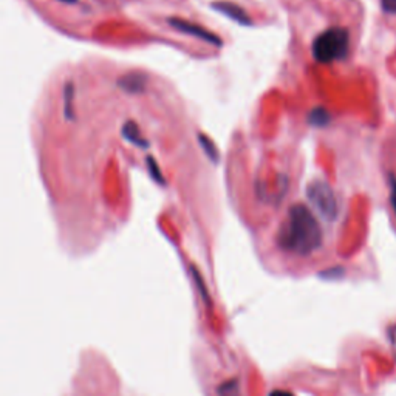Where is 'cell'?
<instances>
[{
  "instance_id": "6",
  "label": "cell",
  "mask_w": 396,
  "mask_h": 396,
  "mask_svg": "<svg viewBox=\"0 0 396 396\" xmlns=\"http://www.w3.org/2000/svg\"><path fill=\"white\" fill-rule=\"evenodd\" d=\"M120 85L123 89H125L127 91H130V93H138V91H141L143 87H144V81H143V78L141 76H138V75H130L127 78H124L123 81L120 82Z\"/></svg>"
},
{
  "instance_id": "7",
  "label": "cell",
  "mask_w": 396,
  "mask_h": 396,
  "mask_svg": "<svg viewBox=\"0 0 396 396\" xmlns=\"http://www.w3.org/2000/svg\"><path fill=\"white\" fill-rule=\"evenodd\" d=\"M124 135L127 136V140H130L134 144H138V146H141V147H146V143H144V140L140 136V134H138V130L130 123L125 124Z\"/></svg>"
},
{
  "instance_id": "8",
  "label": "cell",
  "mask_w": 396,
  "mask_h": 396,
  "mask_svg": "<svg viewBox=\"0 0 396 396\" xmlns=\"http://www.w3.org/2000/svg\"><path fill=\"white\" fill-rule=\"evenodd\" d=\"M309 121L314 125H325L330 121V115L327 114V110L323 109H314L312 111V115H309Z\"/></svg>"
},
{
  "instance_id": "3",
  "label": "cell",
  "mask_w": 396,
  "mask_h": 396,
  "mask_svg": "<svg viewBox=\"0 0 396 396\" xmlns=\"http://www.w3.org/2000/svg\"><path fill=\"white\" fill-rule=\"evenodd\" d=\"M308 198L313 203V206L318 209V213L330 222L338 219L339 206L338 200L333 189L330 188V184L323 180H314L309 183L308 186Z\"/></svg>"
},
{
  "instance_id": "1",
  "label": "cell",
  "mask_w": 396,
  "mask_h": 396,
  "mask_svg": "<svg viewBox=\"0 0 396 396\" xmlns=\"http://www.w3.org/2000/svg\"><path fill=\"white\" fill-rule=\"evenodd\" d=\"M282 249L299 255H309L322 245V229L305 204H296L288 210L277 235Z\"/></svg>"
},
{
  "instance_id": "5",
  "label": "cell",
  "mask_w": 396,
  "mask_h": 396,
  "mask_svg": "<svg viewBox=\"0 0 396 396\" xmlns=\"http://www.w3.org/2000/svg\"><path fill=\"white\" fill-rule=\"evenodd\" d=\"M215 8H217V10H220L222 12H224V15H228L231 19H233V21H237V22L243 24V25L249 24L246 15H245V12H243V11L239 8V6L223 3V5H215Z\"/></svg>"
},
{
  "instance_id": "11",
  "label": "cell",
  "mask_w": 396,
  "mask_h": 396,
  "mask_svg": "<svg viewBox=\"0 0 396 396\" xmlns=\"http://www.w3.org/2000/svg\"><path fill=\"white\" fill-rule=\"evenodd\" d=\"M382 8L388 15H396V0H382Z\"/></svg>"
},
{
  "instance_id": "12",
  "label": "cell",
  "mask_w": 396,
  "mask_h": 396,
  "mask_svg": "<svg viewBox=\"0 0 396 396\" xmlns=\"http://www.w3.org/2000/svg\"><path fill=\"white\" fill-rule=\"evenodd\" d=\"M61 2H64V3H67V5H75L78 0H61Z\"/></svg>"
},
{
  "instance_id": "4",
  "label": "cell",
  "mask_w": 396,
  "mask_h": 396,
  "mask_svg": "<svg viewBox=\"0 0 396 396\" xmlns=\"http://www.w3.org/2000/svg\"><path fill=\"white\" fill-rule=\"evenodd\" d=\"M169 24L172 25V26H175L177 30H180L183 33H188V35H190V36L200 37V39H203V41L217 45V47H220V45H222L219 37H215L214 35H210V33L204 31L201 28H198V26H195V25H190V24L183 22V21H174V19H172V21H169Z\"/></svg>"
},
{
  "instance_id": "10",
  "label": "cell",
  "mask_w": 396,
  "mask_h": 396,
  "mask_svg": "<svg viewBox=\"0 0 396 396\" xmlns=\"http://www.w3.org/2000/svg\"><path fill=\"white\" fill-rule=\"evenodd\" d=\"M71 96H73V89H71V85L69 84L67 87H65V115H67L69 120H73V118H71V114H70Z\"/></svg>"
},
{
  "instance_id": "2",
  "label": "cell",
  "mask_w": 396,
  "mask_h": 396,
  "mask_svg": "<svg viewBox=\"0 0 396 396\" xmlns=\"http://www.w3.org/2000/svg\"><path fill=\"white\" fill-rule=\"evenodd\" d=\"M350 35L345 28L334 26L328 28L314 39L312 53L318 62L328 64L341 61L348 55Z\"/></svg>"
},
{
  "instance_id": "9",
  "label": "cell",
  "mask_w": 396,
  "mask_h": 396,
  "mask_svg": "<svg viewBox=\"0 0 396 396\" xmlns=\"http://www.w3.org/2000/svg\"><path fill=\"white\" fill-rule=\"evenodd\" d=\"M388 189H390V203H392V209L393 213L396 214V175L395 174H388Z\"/></svg>"
}]
</instances>
